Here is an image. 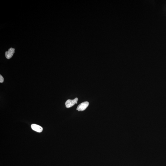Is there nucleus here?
Listing matches in <instances>:
<instances>
[{
	"label": "nucleus",
	"mask_w": 166,
	"mask_h": 166,
	"mask_svg": "<svg viewBox=\"0 0 166 166\" xmlns=\"http://www.w3.org/2000/svg\"><path fill=\"white\" fill-rule=\"evenodd\" d=\"M78 100V99L77 98H75L73 100L68 99L67 100L65 104L66 107L67 108H69L73 106L75 104H77Z\"/></svg>",
	"instance_id": "nucleus-1"
},
{
	"label": "nucleus",
	"mask_w": 166,
	"mask_h": 166,
	"mask_svg": "<svg viewBox=\"0 0 166 166\" xmlns=\"http://www.w3.org/2000/svg\"><path fill=\"white\" fill-rule=\"evenodd\" d=\"M89 105V103L85 102L81 103L78 106L76 110L79 111H83L85 110Z\"/></svg>",
	"instance_id": "nucleus-2"
},
{
	"label": "nucleus",
	"mask_w": 166,
	"mask_h": 166,
	"mask_svg": "<svg viewBox=\"0 0 166 166\" xmlns=\"http://www.w3.org/2000/svg\"><path fill=\"white\" fill-rule=\"evenodd\" d=\"M15 49L11 48L8 50V51H6L5 54L6 58L9 59L12 58L13 56L14 53H15Z\"/></svg>",
	"instance_id": "nucleus-3"
},
{
	"label": "nucleus",
	"mask_w": 166,
	"mask_h": 166,
	"mask_svg": "<svg viewBox=\"0 0 166 166\" xmlns=\"http://www.w3.org/2000/svg\"><path fill=\"white\" fill-rule=\"evenodd\" d=\"M33 130L38 132L41 133L42 131L43 128L41 126L36 124H32L31 126Z\"/></svg>",
	"instance_id": "nucleus-4"
},
{
	"label": "nucleus",
	"mask_w": 166,
	"mask_h": 166,
	"mask_svg": "<svg viewBox=\"0 0 166 166\" xmlns=\"http://www.w3.org/2000/svg\"><path fill=\"white\" fill-rule=\"evenodd\" d=\"M4 81V79L1 75H0V83H2Z\"/></svg>",
	"instance_id": "nucleus-5"
}]
</instances>
